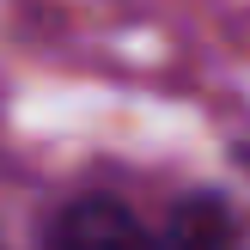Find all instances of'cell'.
<instances>
[{"mask_svg":"<svg viewBox=\"0 0 250 250\" xmlns=\"http://www.w3.org/2000/svg\"><path fill=\"white\" fill-rule=\"evenodd\" d=\"M171 250H250V171L232 177L226 189L183 202Z\"/></svg>","mask_w":250,"mask_h":250,"instance_id":"1","label":"cell"},{"mask_svg":"<svg viewBox=\"0 0 250 250\" xmlns=\"http://www.w3.org/2000/svg\"><path fill=\"white\" fill-rule=\"evenodd\" d=\"M55 250H171L122 202H73L55 226Z\"/></svg>","mask_w":250,"mask_h":250,"instance_id":"2","label":"cell"}]
</instances>
